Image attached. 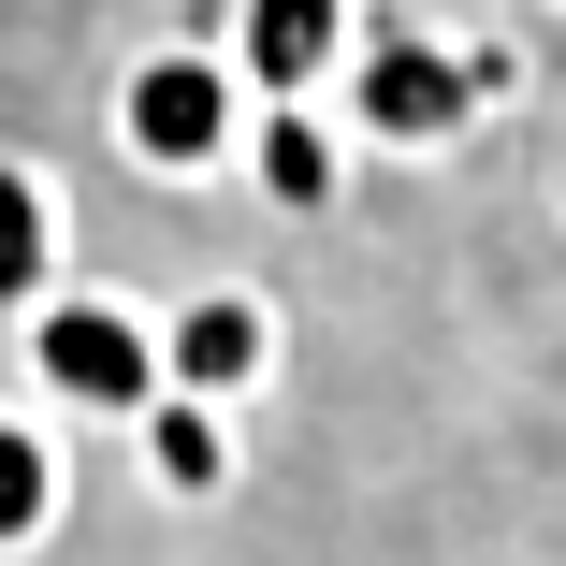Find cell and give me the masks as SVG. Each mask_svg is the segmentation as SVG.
Masks as SVG:
<instances>
[{
	"label": "cell",
	"instance_id": "9",
	"mask_svg": "<svg viewBox=\"0 0 566 566\" xmlns=\"http://www.w3.org/2000/svg\"><path fill=\"white\" fill-rule=\"evenodd\" d=\"M59 523V450L30 421H0V537H44Z\"/></svg>",
	"mask_w": 566,
	"mask_h": 566
},
{
	"label": "cell",
	"instance_id": "4",
	"mask_svg": "<svg viewBox=\"0 0 566 566\" xmlns=\"http://www.w3.org/2000/svg\"><path fill=\"white\" fill-rule=\"evenodd\" d=\"M334 59H349V0H248V15H233L248 102H319Z\"/></svg>",
	"mask_w": 566,
	"mask_h": 566
},
{
	"label": "cell",
	"instance_id": "1",
	"mask_svg": "<svg viewBox=\"0 0 566 566\" xmlns=\"http://www.w3.org/2000/svg\"><path fill=\"white\" fill-rule=\"evenodd\" d=\"M30 364H44L73 407H132V421L175 392V378H160V319L117 305V291H44V305H30Z\"/></svg>",
	"mask_w": 566,
	"mask_h": 566
},
{
	"label": "cell",
	"instance_id": "5",
	"mask_svg": "<svg viewBox=\"0 0 566 566\" xmlns=\"http://www.w3.org/2000/svg\"><path fill=\"white\" fill-rule=\"evenodd\" d=\"M262 364H276V319H262L248 291H203V305H175V319H160V378H175V392H203V407H233Z\"/></svg>",
	"mask_w": 566,
	"mask_h": 566
},
{
	"label": "cell",
	"instance_id": "8",
	"mask_svg": "<svg viewBox=\"0 0 566 566\" xmlns=\"http://www.w3.org/2000/svg\"><path fill=\"white\" fill-rule=\"evenodd\" d=\"M146 465H160L175 494H218V480H233V436H218L203 392H160V407H146Z\"/></svg>",
	"mask_w": 566,
	"mask_h": 566
},
{
	"label": "cell",
	"instance_id": "3",
	"mask_svg": "<svg viewBox=\"0 0 566 566\" xmlns=\"http://www.w3.org/2000/svg\"><path fill=\"white\" fill-rule=\"evenodd\" d=\"M509 87V59L494 44H465V59H436V44H407V30H378V59L334 87V102H364V132L378 146H436V132H465L480 102Z\"/></svg>",
	"mask_w": 566,
	"mask_h": 566
},
{
	"label": "cell",
	"instance_id": "7",
	"mask_svg": "<svg viewBox=\"0 0 566 566\" xmlns=\"http://www.w3.org/2000/svg\"><path fill=\"white\" fill-rule=\"evenodd\" d=\"M44 291H59V203L44 175L0 160V305H44Z\"/></svg>",
	"mask_w": 566,
	"mask_h": 566
},
{
	"label": "cell",
	"instance_id": "10",
	"mask_svg": "<svg viewBox=\"0 0 566 566\" xmlns=\"http://www.w3.org/2000/svg\"><path fill=\"white\" fill-rule=\"evenodd\" d=\"M552 189H566V160H552Z\"/></svg>",
	"mask_w": 566,
	"mask_h": 566
},
{
	"label": "cell",
	"instance_id": "6",
	"mask_svg": "<svg viewBox=\"0 0 566 566\" xmlns=\"http://www.w3.org/2000/svg\"><path fill=\"white\" fill-rule=\"evenodd\" d=\"M248 175H262L276 218H319L334 175H349V146H334V102H262V117H248Z\"/></svg>",
	"mask_w": 566,
	"mask_h": 566
},
{
	"label": "cell",
	"instance_id": "2",
	"mask_svg": "<svg viewBox=\"0 0 566 566\" xmlns=\"http://www.w3.org/2000/svg\"><path fill=\"white\" fill-rule=\"evenodd\" d=\"M117 132H132V160H160V175H203L218 146H248V73L218 59V44H160V59L117 87Z\"/></svg>",
	"mask_w": 566,
	"mask_h": 566
}]
</instances>
